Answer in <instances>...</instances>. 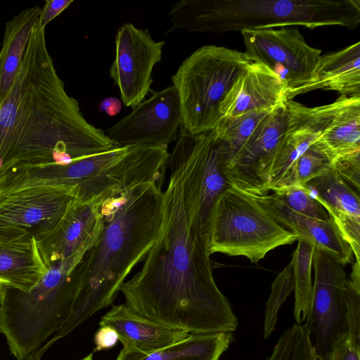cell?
Instances as JSON below:
<instances>
[{"mask_svg": "<svg viewBox=\"0 0 360 360\" xmlns=\"http://www.w3.org/2000/svg\"><path fill=\"white\" fill-rule=\"evenodd\" d=\"M140 103L105 132L115 146H168L176 141L182 125L179 98L173 84Z\"/></svg>", "mask_w": 360, "mask_h": 360, "instance_id": "obj_13", "label": "cell"}, {"mask_svg": "<svg viewBox=\"0 0 360 360\" xmlns=\"http://www.w3.org/2000/svg\"><path fill=\"white\" fill-rule=\"evenodd\" d=\"M99 111L108 116H115L122 110V101L115 97L104 98L99 104Z\"/></svg>", "mask_w": 360, "mask_h": 360, "instance_id": "obj_38", "label": "cell"}, {"mask_svg": "<svg viewBox=\"0 0 360 360\" xmlns=\"http://www.w3.org/2000/svg\"><path fill=\"white\" fill-rule=\"evenodd\" d=\"M226 150L214 129L192 134L181 127L169 154V167L179 170L190 229L209 244V224L219 195L231 186L225 173Z\"/></svg>", "mask_w": 360, "mask_h": 360, "instance_id": "obj_9", "label": "cell"}, {"mask_svg": "<svg viewBox=\"0 0 360 360\" xmlns=\"http://www.w3.org/2000/svg\"><path fill=\"white\" fill-rule=\"evenodd\" d=\"M312 146L330 165L360 153V94L345 96L343 103Z\"/></svg>", "mask_w": 360, "mask_h": 360, "instance_id": "obj_23", "label": "cell"}, {"mask_svg": "<svg viewBox=\"0 0 360 360\" xmlns=\"http://www.w3.org/2000/svg\"><path fill=\"white\" fill-rule=\"evenodd\" d=\"M118 335L116 331L108 326H101L94 335L96 350L100 351L113 347L116 345Z\"/></svg>", "mask_w": 360, "mask_h": 360, "instance_id": "obj_37", "label": "cell"}, {"mask_svg": "<svg viewBox=\"0 0 360 360\" xmlns=\"http://www.w3.org/2000/svg\"><path fill=\"white\" fill-rule=\"evenodd\" d=\"M266 360L323 359L318 356L307 327L295 323L281 334Z\"/></svg>", "mask_w": 360, "mask_h": 360, "instance_id": "obj_29", "label": "cell"}, {"mask_svg": "<svg viewBox=\"0 0 360 360\" xmlns=\"http://www.w3.org/2000/svg\"><path fill=\"white\" fill-rule=\"evenodd\" d=\"M250 195L280 225L312 244L315 249L327 255L342 266L350 264L353 252L344 240L333 219L319 220L297 213L272 193Z\"/></svg>", "mask_w": 360, "mask_h": 360, "instance_id": "obj_19", "label": "cell"}, {"mask_svg": "<svg viewBox=\"0 0 360 360\" xmlns=\"http://www.w3.org/2000/svg\"><path fill=\"white\" fill-rule=\"evenodd\" d=\"M294 290V278L292 264L290 262L275 278L266 303L264 338L267 339L273 332L278 310L287 297Z\"/></svg>", "mask_w": 360, "mask_h": 360, "instance_id": "obj_31", "label": "cell"}, {"mask_svg": "<svg viewBox=\"0 0 360 360\" xmlns=\"http://www.w3.org/2000/svg\"><path fill=\"white\" fill-rule=\"evenodd\" d=\"M292 254L290 262L292 267L295 291L294 317L297 324L305 321L309 312L312 295L311 267L315 251L314 246L302 239Z\"/></svg>", "mask_w": 360, "mask_h": 360, "instance_id": "obj_27", "label": "cell"}, {"mask_svg": "<svg viewBox=\"0 0 360 360\" xmlns=\"http://www.w3.org/2000/svg\"><path fill=\"white\" fill-rule=\"evenodd\" d=\"M347 333L360 340V288L347 281Z\"/></svg>", "mask_w": 360, "mask_h": 360, "instance_id": "obj_33", "label": "cell"}, {"mask_svg": "<svg viewBox=\"0 0 360 360\" xmlns=\"http://www.w3.org/2000/svg\"><path fill=\"white\" fill-rule=\"evenodd\" d=\"M162 186L141 184L101 201L98 237L73 271L78 288L70 313L45 344L46 349L113 303L128 274L158 238L162 219Z\"/></svg>", "mask_w": 360, "mask_h": 360, "instance_id": "obj_3", "label": "cell"}, {"mask_svg": "<svg viewBox=\"0 0 360 360\" xmlns=\"http://www.w3.org/2000/svg\"><path fill=\"white\" fill-rule=\"evenodd\" d=\"M40 11L38 6L27 8L5 25L0 48V106L15 81Z\"/></svg>", "mask_w": 360, "mask_h": 360, "instance_id": "obj_25", "label": "cell"}, {"mask_svg": "<svg viewBox=\"0 0 360 360\" xmlns=\"http://www.w3.org/2000/svg\"><path fill=\"white\" fill-rule=\"evenodd\" d=\"M208 244L191 230L181 174L170 168L158 238L142 268L120 288L139 315L191 334L232 333L238 319L217 287Z\"/></svg>", "mask_w": 360, "mask_h": 360, "instance_id": "obj_1", "label": "cell"}, {"mask_svg": "<svg viewBox=\"0 0 360 360\" xmlns=\"http://www.w3.org/2000/svg\"><path fill=\"white\" fill-rule=\"evenodd\" d=\"M99 325L113 328L123 348L143 353L170 346L191 335L145 318L125 304L114 306L102 316Z\"/></svg>", "mask_w": 360, "mask_h": 360, "instance_id": "obj_21", "label": "cell"}, {"mask_svg": "<svg viewBox=\"0 0 360 360\" xmlns=\"http://www.w3.org/2000/svg\"><path fill=\"white\" fill-rule=\"evenodd\" d=\"M287 104L274 108L255 129L236 158L225 168L231 185L248 194L262 195L270 167L284 133Z\"/></svg>", "mask_w": 360, "mask_h": 360, "instance_id": "obj_16", "label": "cell"}, {"mask_svg": "<svg viewBox=\"0 0 360 360\" xmlns=\"http://www.w3.org/2000/svg\"><path fill=\"white\" fill-rule=\"evenodd\" d=\"M240 32L247 58L267 66L286 83L288 101L302 94L313 81L321 50L308 44L295 27L244 30Z\"/></svg>", "mask_w": 360, "mask_h": 360, "instance_id": "obj_10", "label": "cell"}, {"mask_svg": "<svg viewBox=\"0 0 360 360\" xmlns=\"http://www.w3.org/2000/svg\"><path fill=\"white\" fill-rule=\"evenodd\" d=\"M73 2V0H46L39 15V22L45 29V26L53 18L60 15Z\"/></svg>", "mask_w": 360, "mask_h": 360, "instance_id": "obj_36", "label": "cell"}, {"mask_svg": "<svg viewBox=\"0 0 360 360\" xmlns=\"http://www.w3.org/2000/svg\"><path fill=\"white\" fill-rule=\"evenodd\" d=\"M82 360H93V354H89L88 356H86Z\"/></svg>", "mask_w": 360, "mask_h": 360, "instance_id": "obj_40", "label": "cell"}, {"mask_svg": "<svg viewBox=\"0 0 360 360\" xmlns=\"http://www.w3.org/2000/svg\"><path fill=\"white\" fill-rule=\"evenodd\" d=\"M101 201L81 202L75 200L56 226L35 239L46 267L69 259L82 258L101 230Z\"/></svg>", "mask_w": 360, "mask_h": 360, "instance_id": "obj_17", "label": "cell"}, {"mask_svg": "<svg viewBox=\"0 0 360 360\" xmlns=\"http://www.w3.org/2000/svg\"><path fill=\"white\" fill-rule=\"evenodd\" d=\"M331 167L349 185L359 193L360 188V153L340 160Z\"/></svg>", "mask_w": 360, "mask_h": 360, "instance_id": "obj_35", "label": "cell"}, {"mask_svg": "<svg viewBox=\"0 0 360 360\" xmlns=\"http://www.w3.org/2000/svg\"><path fill=\"white\" fill-rule=\"evenodd\" d=\"M232 340L231 333L191 334L179 342L152 352L123 348L116 360H219Z\"/></svg>", "mask_w": 360, "mask_h": 360, "instance_id": "obj_26", "label": "cell"}, {"mask_svg": "<svg viewBox=\"0 0 360 360\" xmlns=\"http://www.w3.org/2000/svg\"><path fill=\"white\" fill-rule=\"evenodd\" d=\"M165 41H155L148 30L123 24L115 37V56L110 75L126 107L136 108L152 90V71L162 60Z\"/></svg>", "mask_w": 360, "mask_h": 360, "instance_id": "obj_14", "label": "cell"}, {"mask_svg": "<svg viewBox=\"0 0 360 360\" xmlns=\"http://www.w3.org/2000/svg\"><path fill=\"white\" fill-rule=\"evenodd\" d=\"M326 210L355 259L360 261V198L333 169L304 185Z\"/></svg>", "mask_w": 360, "mask_h": 360, "instance_id": "obj_20", "label": "cell"}, {"mask_svg": "<svg viewBox=\"0 0 360 360\" xmlns=\"http://www.w3.org/2000/svg\"><path fill=\"white\" fill-rule=\"evenodd\" d=\"M271 112L259 110L233 117H222L213 128L225 147V168L236 158L255 129Z\"/></svg>", "mask_w": 360, "mask_h": 360, "instance_id": "obj_28", "label": "cell"}, {"mask_svg": "<svg viewBox=\"0 0 360 360\" xmlns=\"http://www.w3.org/2000/svg\"><path fill=\"white\" fill-rule=\"evenodd\" d=\"M331 169L328 160L311 145L297 160L298 184L304 186L311 179L326 174Z\"/></svg>", "mask_w": 360, "mask_h": 360, "instance_id": "obj_32", "label": "cell"}, {"mask_svg": "<svg viewBox=\"0 0 360 360\" xmlns=\"http://www.w3.org/2000/svg\"><path fill=\"white\" fill-rule=\"evenodd\" d=\"M169 153L167 146H114L67 162L14 164L0 174V192L32 187L72 189L75 200H103L141 184L162 185Z\"/></svg>", "mask_w": 360, "mask_h": 360, "instance_id": "obj_4", "label": "cell"}, {"mask_svg": "<svg viewBox=\"0 0 360 360\" xmlns=\"http://www.w3.org/2000/svg\"><path fill=\"white\" fill-rule=\"evenodd\" d=\"M328 360H360V340L349 333L335 341Z\"/></svg>", "mask_w": 360, "mask_h": 360, "instance_id": "obj_34", "label": "cell"}, {"mask_svg": "<svg viewBox=\"0 0 360 360\" xmlns=\"http://www.w3.org/2000/svg\"><path fill=\"white\" fill-rule=\"evenodd\" d=\"M250 63L243 52L215 45L203 46L187 57L172 77L181 127L192 134L213 129L221 119L220 104Z\"/></svg>", "mask_w": 360, "mask_h": 360, "instance_id": "obj_7", "label": "cell"}, {"mask_svg": "<svg viewBox=\"0 0 360 360\" xmlns=\"http://www.w3.org/2000/svg\"><path fill=\"white\" fill-rule=\"evenodd\" d=\"M167 32L183 29L221 34L302 26L309 29L360 23L359 0H183L169 13Z\"/></svg>", "mask_w": 360, "mask_h": 360, "instance_id": "obj_5", "label": "cell"}, {"mask_svg": "<svg viewBox=\"0 0 360 360\" xmlns=\"http://www.w3.org/2000/svg\"><path fill=\"white\" fill-rule=\"evenodd\" d=\"M288 86L267 66L250 63L239 74L219 106L222 117L259 110L271 111L285 105Z\"/></svg>", "mask_w": 360, "mask_h": 360, "instance_id": "obj_18", "label": "cell"}, {"mask_svg": "<svg viewBox=\"0 0 360 360\" xmlns=\"http://www.w3.org/2000/svg\"><path fill=\"white\" fill-rule=\"evenodd\" d=\"M272 194L293 211L319 220H328L330 217L323 207L300 184L282 187Z\"/></svg>", "mask_w": 360, "mask_h": 360, "instance_id": "obj_30", "label": "cell"}, {"mask_svg": "<svg viewBox=\"0 0 360 360\" xmlns=\"http://www.w3.org/2000/svg\"><path fill=\"white\" fill-rule=\"evenodd\" d=\"M47 270L33 236L0 238L1 285L26 292Z\"/></svg>", "mask_w": 360, "mask_h": 360, "instance_id": "obj_22", "label": "cell"}, {"mask_svg": "<svg viewBox=\"0 0 360 360\" xmlns=\"http://www.w3.org/2000/svg\"><path fill=\"white\" fill-rule=\"evenodd\" d=\"M6 293V288L0 285V306L2 304Z\"/></svg>", "mask_w": 360, "mask_h": 360, "instance_id": "obj_39", "label": "cell"}, {"mask_svg": "<svg viewBox=\"0 0 360 360\" xmlns=\"http://www.w3.org/2000/svg\"><path fill=\"white\" fill-rule=\"evenodd\" d=\"M75 200L72 189L32 187L0 195V238L31 236L51 231Z\"/></svg>", "mask_w": 360, "mask_h": 360, "instance_id": "obj_12", "label": "cell"}, {"mask_svg": "<svg viewBox=\"0 0 360 360\" xmlns=\"http://www.w3.org/2000/svg\"><path fill=\"white\" fill-rule=\"evenodd\" d=\"M81 259L51 264L28 292L6 288L0 306V333L18 360H32L68 319L78 287L73 270Z\"/></svg>", "mask_w": 360, "mask_h": 360, "instance_id": "obj_6", "label": "cell"}, {"mask_svg": "<svg viewBox=\"0 0 360 360\" xmlns=\"http://www.w3.org/2000/svg\"><path fill=\"white\" fill-rule=\"evenodd\" d=\"M345 96H340L331 103L316 107H308L293 100L288 101L286 127L268 176L271 188H281L297 182L298 158L321 135Z\"/></svg>", "mask_w": 360, "mask_h": 360, "instance_id": "obj_15", "label": "cell"}, {"mask_svg": "<svg viewBox=\"0 0 360 360\" xmlns=\"http://www.w3.org/2000/svg\"><path fill=\"white\" fill-rule=\"evenodd\" d=\"M114 146L66 93L37 20L0 106V172L14 164L67 162Z\"/></svg>", "mask_w": 360, "mask_h": 360, "instance_id": "obj_2", "label": "cell"}, {"mask_svg": "<svg viewBox=\"0 0 360 360\" xmlns=\"http://www.w3.org/2000/svg\"><path fill=\"white\" fill-rule=\"evenodd\" d=\"M319 89L335 91L341 96L360 94V43L321 55L314 79L302 94Z\"/></svg>", "mask_w": 360, "mask_h": 360, "instance_id": "obj_24", "label": "cell"}, {"mask_svg": "<svg viewBox=\"0 0 360 360\" xmlns=\"http://www.w3.org/2000/svg\"><path fill=\"white\" fill-rule=\"evenodd\" d=\"M313 264L311 306L304 325L318 356L328 360L336 339L347 333V278L342 264L317 249Z\"/></svg>", "mask_w": 360, "mask_h": 360, "instance_id": "obj_11", "label": "cell"}, {"mask_svg": "<svg viewBox=\"0 0 360 360\" xmlns=\"http://www.w3.org/2000/svg\"><path fill=\"white\" fill-rule=\"evenodd\" d=\"M248 193L231 186L216 200L210 218L208 249L243 256L257 264L266 254L297 240Z\"/></svg>", "mask_w": 360, "mask_h": 360, "instance_id": "obj_8", "label": "cell"}]
</instances>
